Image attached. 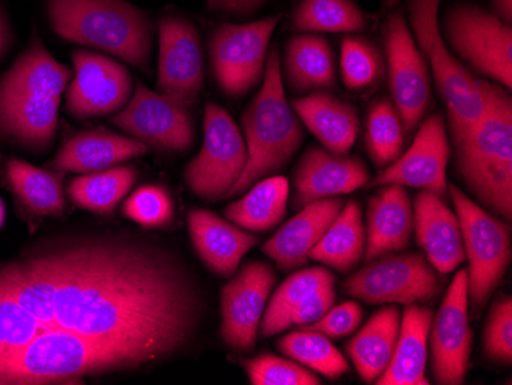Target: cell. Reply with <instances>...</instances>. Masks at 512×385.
<instances>
[{
	"mask_svg": "<svg viewBox=\"0 0 512 385\" xmlns=\"http://www.w3.org/2000/svg\"><path fill=\"white\" fill-rule=\"evenodd\" d=\"M0 289L42 323L149 361L188 346L203 315L200 289L166 249L86 238L0 267Z\"/></svg>",
	"mask_w": 512,
	"mask_h": 385,
	"instance_id": "1",
	"label": "cell"
},
{
	"mask_svg": "<svg viewBox=\"0 0 512 385\" xmlns=\"http://www.w3.org/2000/svg\"><path fill=\"white\" fill-rule=\"evenodd\" d=\"M148 358L62 329H50L0 359V385L79 384L91 375L134 369Z\"/></svg>",
	"mask_w": 512,
	"mask_h": 385,
	"instance_id": "2",
	"label": "cell"
},
{
	"mask_svg": "<svg viewBox=\"0 0 512 385\" xmlns=\"http://www.w3.org/2000/svg\"><path fill=\"white\" fill-rule=\"evenodd\" d=\"M485 109L467 139L454 148L456 172L485 211L512 218V100L499 85L479 79Z\"/></svg>",
	"mask_w": 512,
	"mask_h": 385,
	"instance_id": "3",
	"label": "cell"
},
{
	"mask_svg": "<svg viewBox=\"0 0 512 385\" xmlns=\"http://www.w3.org/2000/svg\"><path fill=\"white\" fill-rule=\"evenodd\" d=\"M69 76L65 65L34 42L0 80V134L28 148H48Z\"/></svg>",
	"mask_w": 512,
	"mask_h": 385,
	"instance_id": "4",
	"label": "cell"
},
{
	"mask_svg": "<svg viewBox=\"0 0 512 385\" xmlns=\"http://www.w3.org/2000/svg\"><path fill=\"white\" fill-rule=\"evenodd\" d=\"M241 123L246 134L247 163L227 198L241 194L266 175L281 171L304 140L301 123L284 94L278 47H273L267 57L263 86L244 111Z\"/></svg>",
	"mask_w": 512,
	"mask_h": 385,
	"instance_id": "5",
	"label": "cell"
},
{
	"mask_svg": "<svg viewBox=\"0 0 512 385\" xmlns=\"http://www.w3.org/2000/svg\"><path fill=\"white\" fill-rule=\"evenodd\" d=\"M48 11L54 31L63 39L149 70L151 24L137 8L123 0H48Z\"/></svg>",
	"mask_w": 512,
	"mask_h": 385,
	"instance_id": "6",
	"label": "cell"
},
{
	"mask_svg": "<svg viewBox=\"0 0 512 385\" xmlns=\"http://www.w3.org/2000/svg\"><path fill=\"white\" fill-rule=\"evenodd\" d=\"M439 5L440 0H410L411 27L447 106L448 128L456 148L482 119L485 100L479 79L468 73L442 39L437 24Z\"/></svg>",
	"mask_w": 512,
	"mask_h": 385,
	"instance_id": "7",
	"label": "cell"
},
{
	"mask_svg": "<svg viewBox=\"0 0 512 385\" xmlns=\"http://www.w3.org/2000/svg\"><path fill=\"white\" fill-rule=\"evenodd\" d=\"M468 258V303L477 316L490 301L511 263V224L477 205L457 186H448Z\"/></svg>",
	"mask_w": 512,
	"mask_h": 385,
	"instance_id": "8",
	"label": "cell"
},
{
	"mask_svg": "<svg viewBox=\"0 0 512 385\" xmlns=\"http://www.w3.org/2000/svg\"><path fill=\"white\" fill-rule=\"evenodd\" d=\"M350 297L367 304H428L439 298L442 283L421 254L381 255L344 281Z\"/></svg>",
	"mask_w": 512,
	"mask_h": 385,
	"instance_id": "9",
	"label": "cell"
},
{
	"mask_svg": "<svg viewBox=\"0 0 512 385\" xmlns=\"http://www.w3.org/2000/svg\"><path fill=\"white\" fill-rule=\"evenodd\" d=\"M246 163L247 148L240 128L226 109L206 103L203 148L184 169L186 185L203 200H224L240 180Z\"/></svg>",
	"mask_w": 512,
	"mask_h": 385,
	"instance_id": "10",
	"label": "cell"
},
{
	"mask_svg": "<svg viewBox=\"0 0 512 385\" xmlns=\"http://www.w3.org/2000/svg\"><path fill=\"white\" fill-rule=\"evenodd\" d=\"M445 37L451 50L474 70L512 86V30L500 17L474 5H459L445 17Z\"/></svg>",
	"mask_w": 512,
	"mask_h": 385,
	"instance_id": "11",
	"label": "cell"
},
{
	"mask_svg": "<svg viewBox=\"0 0 512 385\" xmlns=\"http://www.w3.org/2000/svg\"><path fill=\"white\" fill-rule=\"evenodd\" d=\"M278 20L276 16L247 25H221L214 31L209 43L212 70L224 94L241 97L260 82Z\"/></svg>",
	"mask_w": 512,
	"mask_h": 385,
	"instance_id": "12",
	"label": "cell"
},
{
	"mask_svg": "<svg viewBox=\"0 0 512 385\" xmlns=\"http://www.w3.org/2000/svg\"><path fill=\"white\" fill-rule=\"evenodd\" d=\"M388 88L408 132L416 131L431 105V77L401 13L388 17L384 31Z\"/></svg>",
	"mask_w": 512,
	"mask_h": 385,
	"instance_id": "13",
	"label": "cell"
},
{
	"mask_svg": "<svg viewBox=\"0 0 512 385\" xmlns=\"http://www.w3.org/2000/svg\"><path fill=\"white\" fill-rule=\"evenodd\" d=\"M138 142L166 152H186L194 145L195 131L188 103L157 94L137 82L134 99L112 119Z\"/></svg>",
	"mask_w": 512,
	"mask_h": 385,
	"instance_id": "14",
	"label": "cell"
},
{
	"mask_svg": "<svg viewBox=\"0 0 512 385\" xmlns=\"http://www.w3.org/2000/svg\"><path fill=\"white\" fill-rule=\"evenodd\" d=\"M468 304V270L460 269L431 323L428 339L437 384L459 385L467 378L473 347Z\"/></svg>",
	"mask_w": 512,
	"mask_h": 385,
	"instance_id": "15",
	"label": "cell"
},
{
	"mask_svg": "<svg viewBox=\"0 0 512 385\" xmlns=\"http://www.w3.org/2000/svg\"><path fill=\"white\" fill-rule=\"evenodd\" d=\"M275 284L269 264L250 261L223 287L220 335L227 347L243 353L253 350Z\"/></svg>",
	"mask_w": 512,
	"mask_h": 385,
	"instance_id": "16",
	"label": "cell"
},
{
	"mask_svg": "<svg viewBox=\"0 0 512 385\" xmlns=\"http://www.w3.org/2000/svg\"><path fill=\"white\" fill-rule=\"evenodd\" d=\"M419 126L421 128L411 148L396 162L382 169L381 174L368 185L371 188L398 185L425 189L445 200L448 197L447 166L451 154L447 125L442 114H433Z\"/></svg>",
	"mask_w": 512,
	"mask_h": 385,
	"instance_id": "17",
	"label": "cell"
},
{
	"mask_svg": "<svg viewBox=\"0 0 512 385\" xmlns=\"http://www.w3.org/2000/svg\"><path fill=\"white\" fill-rule=\"evenodd\" d=\"M73 62L76 77L66 99L71 116L76 119L106 116L128 102L132 79L125 66L85 50L74 51Z\"/></svg>",
	"mask_w": 512,
	"mask_h": 385,
	"instance_id": "18",
	"label": "cell"
},
{
	"mask_svg": "<svg viewBox=\"0 0 512 385\" xmlns=\"http://www.w3.org/2000/svg\"><path fill=\"white\" fill-rule=\"evenodd\" d=\"M200 34L183 17L169 16L160 24L157 88L166 96L194 103L203 89Z\"/></svg>",
	"mask_w": 512,
	"mask_h": 385,
	"instance_id": "19",
	"label": "cell"
},
{
	"mask_svg": "<svg viewBox=\"0 0 512 385\" xmlns=\"http://www.w3.org/2000/svg\"><path fill=\"white\" fill-rule=\"evenodd\" d=\"M367 183L370 172L362 158L310 146L293 171L292 208L299 211L322 198L352 194Z\"/></svg>",
	"mask_w": 512,
	"mask_h": 385,
	"instance_id": "20",
	"label": "cell"
},
{
	"mask_svg": "<svg viewBox=\"0 0 512 385\" xmlns=\"http://www.w3.org/2000/svg\"><path fill=\"white\" fill-rule=\"evenodd\" d=\"M414 231L425 258L437 274L448 275L465 261L462 231L456 212L444 198L422 189L414 197Z\"/></svg>",
	"mask_w": 512,
	"mask_h": 385,
	"instance_id": "21",
	"label": "cell"
},
{
	"mask_svg": "<svg viewBox=\"0 0 512 385\" xmlns=\"http://www.w3.org/2000/svg\"><path fill=\"white\" fill-rule=\"evenodd\" d=\"M342 206V198L329 197L299 209L298 214L284 223L264 244V254L272 258L278 269L284 272L306 266L310 251L329 229Z\"/></svg>",
	"mask_w": 512,
	"mask_h": 385,
	"instance_id": "22",
	"label": "cell"
},
{
	"mask_svg": "<svg viewBox=\"0 0 512 385\" xmlns=\"http://www.w3.org/2000/svg\"><path fill=\"white\" fill-rule=\"evenodd\" d=\"M365 263L401 252L410 246L414 229L413 206L404 186H381L367 205Z\"/></svg>",
	"mask_w": 512,
	"mask_h": 385,
	"instance_id": "23",
	"label": "cell"
},
{
	"mask_svg": "<svg viewBox=\"0 0 512 385\" xmlns=\"http://www.w3.org/2000/svg\"><path fill=\"white\" fill-rule=\"evenodd\" d=\"M188 223L195 252L204 266L220 277L235 275L244 255L258 243L256 235L241 231L206 209H192Z\"/></svg>",
	"mask_w": 512,
	"mask_h": 385,
	"instance_id": "24",
	"label": "cell"
},
{
	"mask_svg": "<svg viewBox=\"0 0 512 385\" xmlns=\"http://www.w3.org/2000/svg\"><path fill=\"white\" fill-rule=\"evenodd\" d=\"M146 151L148 146L137 139L106 129H92L68 137L51 162V168L57 172L92 174L146 154Z\"/></svg>",
	"mask_w": 512,
	"mask_h": 385,
	"instance_id": "25",
	"label": "cell"
},
{
	"mask_svg": "<svg viewBox=\"0 0 512 385\" xmlns=\"http://www.w3.org/2000/svg\"><path fill=\"white\" fill-rule=\"evenodd\" d=\"M434 312L431 307L408 304L401 318L398 343L387 370L376 379L378 385H428V338Z\"/></svg>",
	"mask_w": 512,
	"mask_h": 385,
	"instance_id": "26",
	"label": "cell"
},
{
	"mask_svg": "<svg viewBox=\"0 0 512 385\" xmlns=\"http://www.w3.org/2000/svg\"><path fill=\"white\" fill-rule=\"evenodd\" d=\"M293 111L327 151L348 154L359 134L358 109L329 93L293 100Z\"/></svg>",
	"mask_w": 512,
	"mask_h": 385,
	"instance_id": "27",
	"label": "cell"
},
{
	"mask_svg": "<svg viewBox=\"0 0 512 385\" xmlns=\"http://www.w3.org/2000/svg\"><path fill=\"white\" fill-rule=\"evenodd\" d=\"M399 329L401 310L396 306L382 307L348 341L345 350L362 381L375 384L387 370L398 343Z\"/></svg>",
	"mask_w": 512,
	"mask_h": 385,
	"instance_id": "28",
	"label": "cell"
},
{
	"mask_svg": "<svg viewBox=\"0 0 512 385\" xmlns=\"http://www.w3.org/2000/svg\"><path fill=\"white\" fill-rule=\"evenodd\" d=\"M365 238L361 205L359 201L350 200L310 251L309 260L348 274L364 260Z\"/></svg>",
	"mask_w": 512,
	"mask_h": 385,
	"instance_id": "29",
	"label": "cell"
},
{
	"mask_svg": "<svg viewBox=\"0 0 512 385\" xmlns=\"http://www.w3.org/2000/svg\"><path fill=\"white\" fill-rule=\"evenodd\" d=\"M286 76L296 93L335 88V57L329 42L313 34L290 39L286 47Z\"/></svg>",
	"mask_w": 512,
	"mask_h": 385,
	"instance_id": "30",
	"label": "cell"
},
{
	"mask_svg": "<svg viewBox=\"0 0 512 385\" xmlns=\"http://www.w3.org/2000/svg\"><path fill=\"white\" fill-rule=\"evenodd\" d=\"M5 175L23 211L34 217H59L65 211V195L59 175L19 158H8Z\"/></svg>",
	"mask_w": 512,
	"mask_h": 385,
	"instance_id": "31",
	"label": "cell"
},
{
	"mask_svg": "<svg viewBox=\"0 0 512 385\" xmlns=\"http://www.w3.org/2000/svg\"><path fill=\"white\" fill-rule=\"evenodd\" d=\"M289 192L287 178H266L253 186L246 197L232 203L226 209V218L247 231H270L286 217Z\"/></svg>",
	"mask_w": 512,
	"mask_h": 385,
	"instance_id": "32",
	"label": "cell"
},
{
	"mask_svg": "<svg viewBox=\"0 0 512 385\" xmlns=\"http://www.w3.org/2000/svg\"><path fill=\"white\" fill-rule=\"evenodd\" d=\"M336 277L325 267H307L290 275L273 293L264 310L260 324L261 338H269L289 329V316L301 301L327 284H335Z\"/></svg>",
	"mask_w": 512,
	"mask_h": 385,
	"instance_id": "33",
	"label": "cell"
},
{
	"mask_svg": "<svg viewBox=\"0 0 512 385\" xmlns=\"http://www.w3.org/2000/svg\"><path fill=\"white\" fill-rule=\"evenodd\" d=\"M407 129L398 108L387 97L370 106L365 119V146L376 168H387L404 152Z\"/></svg>",
	"mask_w": 512,
	"mask_h": 385,
	"instance_id": "34",
	"label": "cell"
},
{
	"mask_svg": "<svg viewBox=\"0 0 512 385\" xmlns=\"http://www.w3.org/2000/svg\"><path fill=\"white\" fill-rule=\"evenodd\" d=\"M137 171L128 166L83 175L71 181L69 197L79 208L96 214H111L115 206L131 191Z\"/></svg>",
	"mask_w": 512,
	"mask_h": 385,
	"instance_id": "35",
	"label": "cell"
},
{
	"mask_svg": "<svg viewBox=\"0 0 512 385\" xmlns=\"http://www.w3.org/2000/svg\"><path fill=\"white\" fill-rule=\"evenodd\" d=\"M279 352L329 379L350 372V364L332 341L315 330L298 329L279 339Z\"/></svg>",
	"mask_w": 512,
	"mask_h": 385,
	"instance_id": "36",
	"label": "cell"
},
{
	"mask_svg": "<svg viewBox=\"0 0 512 385\" xmlns=\"http://www.w3.org/2000/svg\"><path fill=\"white\" fill-rule=\"evenodd\" d=\"M292 25L296 31L356 33L364 30L365 17L352 0H302Z\"/></svg>",
	"mask_w": 512,
	"mask_h": 385,
	"instance_id": "37",
	"label": "cell"
},
{
	"mask_svg": "<svg viewBox=\"0 0 512 385\" xmlns=\"http://www.w3.org/2000/svg\"><path fill=\"white\" fill-rule=\"evenodd\" d=\"M385 63L381 51L364 37L348 36L341 43L342 82L350 91H365L381 82Z\"/></svg>",
	"mask_w": 512,
	"mask_h": 385,
	"instance_id": "38",
	"label": "cell"
},
{
	"mask_svg": "<svg viewBox=\"0 0 512 385\" xmlns=\"http://www.w3.org/2000/svg\"><path fill=\"white\" fill-rule=\"evenodd\" d=\"M244 370L253 385H321L318 375L293 359L261 353L243 362Z\"/></svg>",
	"mask_w": 512,
	"mask_h": 385,
	"instance_id": "39",
	"label": "cell"
},
{
	"mask_svg": "<svg viewBox=\"0 0 512 385\" xmlns=\"http://www.w3.org/2000/svg\"><path fill=\"white\" fill-rule=\"evenodd\" d=\"M45 330L50 329L0 289V359L27 346Z\"/></svg>",
	"mask_w": 512,
	"mask_h": 385,
	"instance_id": "40",
	"label": "cell"
},
{
	"mask_svg": "<svg viewBox=\"0 0 512 385\" xmlns=\"http://www.w3.org/2000/svg\"><path fill=\"white\" fill-rule=\"evenodd\" d=\"M123 214L143 228H161L174 218V203L160 186H143L126 200Z\"/></svg>",
	"mask_w": 512,
	"mask_h": 385,
	"instance_id": "41",
	"label": "cell"
},
{
	"mask_svg": "<svg viewBox=\"0 0 512 385\" xmlns=\"http://www.w3.org/2000/svg\"><path fill=\"white\" fill-rule=\"evenodd\" d=\"M483 352L497 364L512 361V300L505 297L493 304L483 330Z\"/></svg>",
	"mask_w": 512,
	"mask_h": 385,
	"instance_id": "42",
	"label": "cell"
},
{
	"mask_svg": "<svg viewBox=\"0 0 512 385\" xmlns=\"http://www.w3.org/2000/svg\"><path fill=\"white\" fill-rule=\"evenodd\" d=\"M362 318H364L362 307L355 301H347V303L339 304V306H333L316 323L299 327V329L315 330V332L322 333L327 338L339 339L356 332Z\"/></svg>",
	"mask_w": 512,
	"mask_h": 385,
	"instance_id": "43",
	"label": "cell"
},
{
	"mask_svg": "<svg viewBox=\"0 0 512 385\" xmlns=\"http://www.w3.org/2000/svg\"><path fill=\"white\" fill-rule=\"evenodd\" d=\"M336 304L335 284H327L301 301L289 316L290 327H304L321 320Z\"/></svg>",
	"mask_w": 512,
	"mask_h": 385,
	"instance_id": "44",
	"label": "cell"
},
{
	"mask_svg": "<svg viewBox=\"0 0 512 385\" xmlns=\"http://www.w3.org/2000/svg\"><path fill=\"white\" fill-rule=\"evenodd\" d=\"M264 0H207V7L215 11L246 14L256 10Z\"/></svg>",
	"mask_w": 512,
	"mask_h": 385,
	"instance_id": "45",
	"label": "cell"
},
{
	"mask_svg": "<svg viewBox=\"0 0 512 385\" xmlns=\"http://www.w3.org/2000/svg\"><path fill=\"white\" fill-rule=\"evenodd\" d=\"M494 8H496L499 17L502 20H506L508 24H511L512 19V0H491Z\"/></svg>",
	"mask_w": 512,
	"mask_h": 385,
	"instance_id": "46",
	"label": "cell"
},
{
	"mask_svg": "<svg viewBox=\"0 0 512 385\" xmlns=\"http://www.w3.org/2000/svg\"><path fill=\"white\" fill-rule=\"evenodd\" d=\"M8 34H7V25H5L4 20L0 17V54L4 51L5 45H7Z\"/></svg>",
	"mask_w": 512,
	"mask_h": 385,
	"instance_id": "47",
	"label": "cell"
},
{
	"mask_svg": "<svg viewBox=\"0 0 512 385\" xmlns=\"http://www.w3.org/2000/svg\"><path fill=\"white\" fill-rule=\"evenodd\" d=\"M5 221V206L4 201L0 200V228H2V224Z\"/></svg>",
	"mask_w": 512,
	"mask_h": 385,
	"instance_id": "48",
	"label": "cell"
}]
</instances>
